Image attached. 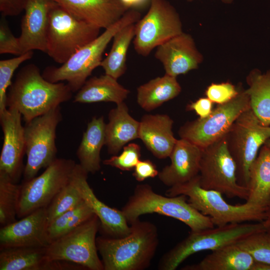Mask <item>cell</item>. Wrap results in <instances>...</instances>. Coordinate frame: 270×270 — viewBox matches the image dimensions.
I'll return each instance as SVG.
<instances>
[{"label": "cell", "mask_w": 270, "mask_h": 270, "mask_svg": "<svg viewBox=\"0 0 270 270\" xmlns=\"http://www.w3.org/2000/svg\"><path fill=\"white\" fill-rule=\"evenodd\" d=\"M77 18L106 29L128 10L120 0H52Z\"/></svg>", "instance_id": "20"}, {"label": "cell", "mask_w": 270, "mask_h": 270, "mask_svg": "<svg viewBox=\"0 0 270 270\" xmlns=\"http://www.w3.org/2000/svg\"><path fill=\"white\" fill-rule=\"evenodd\" d=\"M266 218L264 222L266 226V230L270 232V200L266 206Z\"/></svg>", "instance_id": "44"}, {"label": "cell", "mask_w": 270, "mask_h": 270, "mask_svg": "<svg viewBox=\"0 0 270 270\" xmlns=\"http://www.w3.org/2000/svg\"><path fill=\"white\" fill-rule=\"evenodd\" d=\"M255 260L236 243L212 250L196 264L186 266L182 270H252Z\"/></svg>", "instance_id": "24"}, {"label": "cell", "mask_w": 270, "mask_h": 270, "mask_svg": "<svg viewBox=\"0 0 270 270\" xmlns=\"http://www.w3.org/2000/svg\"><path fill=\"white\" fill-rule=\"evenodd\" d=\"M22 116L16 109L7 108L0 113L4 141L0 156V172L17 183L24 173L26 154L24 128Z\"/></svg>", "instance_id": "15"}, {"label": "cell", "mask_w": 270, "mask_h": 270, "mask_svg": "<svg viewBox=\"0 0 270 270\" xmlns=\"http://www.w3.org/2000/svg\"><path fill=\"white\" fill-rule=\"evenodd\" d=\"M33 52L30 51L16 58L0 60V113L7 108V90L12 84L14 71L24 62L30 59Z\"/></svg>", "instance_id": "35"}, {"label": "cell", "mask_w": 270, "mask_h": 270, "mask_svg": "<svg viewBox=\"0 0 270 270\" xmlns=\"http://www.w3.org/2000/svg\"><path fill=\"white\" fill-rule=\"evenodd\" d=\"M156 166L150 160H140L134 168L133 176L138 182H142L150 178L158 176Z\"/></svg>", "instance_id": "39"}, {"label": "cell", "mask_w": 270, "mask_h": 270, "mask_svg": "<svg viewBox=\"0 0 270 270\" xmlns=\"http://www.w3.org/2000/svg\"><path fill=\"white\" fill-rule=\"evenodd\" d=\"M134 24L126 26L116 33L112 38L111 49L100 66L105 74L116 80L126 70L127 53L134 36Z\"/></svg>", "instance_id": "31"}, {"label": "cell", "mask_w": 270, "mask_h": 270, "mask_svg": "<svg viewBox=\"0 0 270 270\" xmlns=\"http://www.w3.org/2000/svg\"><path fill=\"white\" fill-rule=\"evenodd\" d=\"M105 126L103 116H94L87 126L76 151L79 164L88 173L100 168V152L105 145Z\"/></svg>", "instance_id": "26"}, {"label": "cell", "mask_w": 270, "mask_h": 270, "mask_svg": "<svg viewBox=\"0 0 270 270\" xmlns=\"http://www.w3.org/2000/svg\"><path fill=\"white\" fill-rule=\"evenodd\" d=\"M77 183L82 196L100 222L104 232L110 237L122 238L128 234L130 226L121 210L108 206L100 201L89 186L87 172L77 164Z\"/></svg>", "instance_id": "21"}, {"label": "cell", "mask_w": 270, "mask_h": 270, "mask_svg": "<svg viewBox=\"0 0 270 270\" xmlns=\"http://www.w3.org/2000/svg\"><path fill=\"white\" fill-rule=\"evenodd\" d=\"M121 210L130 224L141 215L157 213L182 222L192 232L214 226L211 218L192 206L186 196H163L148 184H138Z\"/></svg>", "instance_id": "5"}, {"label": "cell", "mask_w": 270, "mask_h": 270, "mask_svg": "<svg viewBox=\"0 0 270 270\" xmlns=\"http://www.w3.org/2000/svg\"><path fill=\"white\" fill-rule=\"evenodd\" d=\"M140 16L138 10H129L117 22L79 49L60 66L46 68L43 77L54 83L66 81L73 92H78L92 72L100 66L102 54L116 33L126 26L135 24Z\"/></svg>", "instance_id": "3"}, {"label": "cell", "mask_w": 270, "mask_h": 270, "mask_svg": "<svg viewBox=\"0 0 270 270\" xmlns=\"http://www.w3.org/2000/svg\"><path fill=\"white\" fill-rule=\"evenodd\" d=\"M46 247L19 246L0 249V270H42Z\"/></svg>", "instance_id": "30"}, {"label": "cell", "mask_w": 270, "mask_h": 270, "mask_svg": "<svg viewBox=\"0 0 270 270\" xmlns=\"http://www.w3.org/2000/svg\"><path fill=\"white\" fill-rule=\"evenodd\" d=\"M165 194L169 196H186L188 203L202 214L210 217L216 226L262 222L266 218V208L246 202L244 204L232 205L225 201L220 192L202 188L198 174L187 182L170 186Z\"/></svg>", "instance_id": "4"}, {"label": "cell", "mask_w": 270, "mask_h": 270, "mask_svg": "<svg viewBox=\"0 0 270 270\" xmlns=\"http://www.w3.org/2000/svg\"><path fill=\"white\" fill-rule=\"evenodd\" d=\"M236 244L248 252L255 261L270 264V232L254 233Z\"/></svg>", "instance_id": "34"}, {"label": "cell", "mask_w": 270, "mask_h": 270, "mask_svg": "<svg viewBox=\"0 0 270 270\" xmlns=\"http://www.w3.org/2000/svg\"><path fill=\"white\" fill-rule=\"evenodd\" d=\"M56 3L52 0H27L18 37L22 54L33 50L46 52L48 14Z\"/></svg>", "instance_id": "18"}, {"label": "cell", "mask_w": 270, "mask_h": 270, "mask_svg": "<svg viewBox=\"0 0 270 270\" xmlns=\"http://www.w3.org/2000/svg\"><path fill=\"white\" fill-rule=\"evenodd\" d=\"M62 120L58 106L25 124L27 160L24 181L36 176L42 168H47L56 158V130Z\"/></svg>", "instance_id": "11"}, {"label": "cell", "mask_w": 270, "mask_h": 270, "mask_svg": "<svg viewBox=\"0 0 270 270\" xmlns=\"http://www.w3.org/2000/svg\"><path fill=\"white\" fill-rule=\"evenodd\" d=\"M202 151V148L186 140H178L169 156L170 164L158 172L160 180L170 187L196 177L199 174Z\"/></svg>", "instance_id": "19"}, {"label": "cell", "mask_w": 270, "mask_h": 270, "mask_svg": "<svg viewBox=\"0 0 270 270\" xmlns=\"http://www.w3.org/2000/svg\"><path fill=\"white\" fill-rule=\"evenodd\" d=\"M76 164L71 159L56 158L40 175L24 181L17 216L22 218L48 206L68 183Z\"/></svg>", "instance_id": "14"}, {"label": "cell", "mask_w": 270, "mask_h": 270, "mask_svg": "<svg viewBox=\"0 0 270 270\" xmlns=\"http://www.w3.org/2000/svg\"><path fill=\"white\" fill-rule=\"evenodd\" d=\"M134 25V47L138 54L144 56L182 32L178 13L166 0H151L148 12Z\"/></svg>", "instance_id": "13"}, {"label": "cell", "mask_w": 270, "mask_h": 270, "mask_svg": "<svg viewBox=\"0 0 270 270\" xmlns=\"http://www.w3.org/2000/svg\"><path fill=\"white\" fill-rule=\"evenodd\" d=\"M264 144L270 148V138H269Z\"/></svg>", "instance_id": "46"}, {"label": "cell", "mask_w": 270, "mask_h": 270, "mask_svg": "<svg viewBox=\"0 0 270 270\" xmlns=\"http://www.w3.org/2000/svg\"><path fill=\"white\" fill-rule=\"evenodd\" d=\"M105 126V145L108 152L116 155L130 142L139 138L140 121L129 114L124 102L110 110Z\"/></svg>", "instance_id": "23"}, {"label": "cell", "mask_w": 270, "mask_h": 270, "mask_svg": "<svg viewBox=\"0 0 270 270\" xmlns=\"http://www.w3.org/2000/svg\"><path fill=\"white\" fill-rule=\"evenodd\" d=\"M130 92L118 80L104 74L86 80L74 96V102L81 104L112 102L118 104L124 102Z\"/></svg>", "instance_id": "25"}, {"label": "cell", "mask_w": 270, "mask_h": 270, "mask_svg": "<svg viewBox=\"0 0 270 270\" xmlns=\"http://www.w3.org/2000/svg\"><path fill=\"white\" fill-rule=\"evenodd\" d=\"M154 56L174 77L196 69L202 60L192 36L183 32L158 46Z\"/></svg>", "instance_id": "17"}, {"label": "cell", "mask_w": 270, "mask_h": 270, "mask_svg": "<svg viewBox=\"0 0 270 270\" xmlns=\"http://www.w3.org/2000/svg\"><path fill=\"white\" fill-rule=\"evenodd\" d=\"M266 230L264 220L256 223H235L190 232L188 236L166 252L158 269L174 270L190 255L202 250H214L238 242L255 232Z\"/></svg>", "instance_id": "6"}, {"label": "cell", "mask_w": 270, "mask_h": 270, "mask_svg": "<svg viewBox=\"0 0 270 270\" xmlns=\"http://www.w3.org/2000/svg\"><path fill=\"white\" fill-rule=\"evenodd\" d=\"M140 146L136 143H130L122 148L119 155H114L103 161V164L124 171H130L140 160Z\"/></svg>", "instance_id": "36"}, {"label": "cell", "mask_w": 270, "mask_h": 270, "mask_svg": "<svg viewBox=\"0 0 270 270\" xmlns=\"http://www.w3.org/2000/svg\"><path fill=\"white\" fill-rule=\"evenodd\" d=\"M246 81L248 88L245 91L250 96L252 110L262 125L270 126V70L262 74L253 70Z\"/></svg>", "instance_id": "29"}, {"label": "cell", "mask_w": 270, "mask_h": 270, "mask_svg": "<svg viewBox=\"0 0 270 270\" xmlns=\"http://www.w3.org/2000/svg\"><path fill=\"white\" fill-rule=\"evenodd\" d=\"M188 2H192L194 0H187ZM221 2H222L226 4H230L233 2V0H220Z\"/></svg>", "instance_id": "45"}, {"label": "cell", "mask_w": 270, "mask_h": 270, "mask_svg": "<svg viewBox=\"0 0 270 270\" xmlns=\"http://www.w3.org/2000/svg\"><path fill=\"white\" fill-rule=\"evenodd\" d=\"M27 0H0L2 16H15L24 10Z\"/></svg>", "instance_id": "41"}, {"label": "cell", "mask_w": 270, "mask_h": 270, "mask_svg": "<svg viewBox=\"0 0 270 270\" xmlns=\"http://www.w3.org/2000/svg\"><path fill=\"white\" fill-rule=\"evenodd\" d=\"M246 202L266 208L270 200V148L263 144L252 164Z\"/></svg>", "instance_id": "27"}, {"label": "cell", "mask_w": 270, "mask_h": 270, "mask_svg": "<svg viewBox=\"0 0 270 270\" xmlns=\"http://www.w3.org/2000/svg\"><path fill=\"white\" fill-rule=\"evenodd\" d=\"M198 175L200 186L204 189L218 191L229 198L248 199V189L238 182L236 166L226 136L202 149Z\"/></svg>", "instance_id": "10"}, {"label": "cell", "mask_w": 270, "mask_h": 270, "mask_svg": "<svg viewBox=\"0 0 270 270\" xmlns=\"http://www.w3.org/2000/svg\"><path fill=\"white\" fill-rule=\"evenodd\" d=\"M240 90L229 82L212 83L207 87L205 94L214 103L222 104L236 97L239 94Z\"/></svg>", "instance_id": "37"}, {"label": "cell", "mask_w": 270, "mask_h": 270, "mask_svg": "<svg viewBox=\"0 0 270 270\" xmlns=\"http://www.w3.org/2000/svg\"><path fill=\"white\" fill-rule=\"evenodd\" d=\"M181 90L176 77L165 74L137 88V103L143 110L150 112L176 97Z\"/></svg>", "instance_id": "28"}, {"label": "cell", "mask_w": 270, "mask_h": 270, "mask_svg": "<svg viewBox=\"0 0 270 270\" xmlns=\"http://www.w3.org/2000/svg\"><path fill=\"white\" fill-rule=\"evenodd\" d=\"M48 206L38 208L19 220L2 226L0 250L11 247H46Z\"/></svg>", "instance_id": "16"}, {"label": "cell", "mask_w": 270, "mask_h": 270, "mask_svg": "<svg viewBox=\"0 0 270 270\" xmlns=\"http://www.w3.org/2000/svg\"><path fill=\"white\" fill-rule=\"evenodd\" d=\"M214 102L206 98H200L194 102H192L186 106L188 111H194L199 116V118L208 117L212 112Z\"/></svg>", "instance_id": "40"}, {"label": "cell", "mask_w": 270, "mask_h": 270, "mask_svg": "<svg viewBox=\"0 0 270 270\" xmlns=\"http://www.w3.org/2000/svg\"><path fill=\"white\" fill-rule=\"evenodd\" d=\"M174 121L166 114H146L140 121L139 138L156 158L169 157L178 140L172 132Z\"/></svg>", "instance_id": "22"}, {"label": "cell", "mask_w": 270, "mask_h": 270, "mask_svg": "<svg viewBox=\"0 0 270 270\" xmlns=\"http://www.w3.org/2000/svg\"><path fill=\"white\" fill-rule=\"evenodd\" d=\"M100 226L94 215L70 232L52 242L46 248L45 260H64L90 270H104L98 254L96 234Z\"/></svg>", "instance_id": "9"}, {"label": "cell", "mask_w": 270, "mask_h": 270, "mask_svg": "<svg viewBox=\"0 0 270 270\" xmlns=\"http://www.w3.org/2000/svg\"><path fill=\"white\" fill-rule=\"evenodd\" d=\"M21 184L0 172V224L1 227L16 220Z\"/></svg>", "instance_id": "32"}, {"label": "cell", "mask_w": 270, "mask_h": 270, "mask_svg": "<svg viewBox=\"0 0 270 270\" xmlns=\"http://www.w3.org/2000/svg\"><path fill=\"white\" fill-rule=\"evenodd\" d=\"M72 92L67 84L48 81L38 66L30 64L19 70L9 87L6 104L17 110L26 123L68 101Z\"/></svg>", "instance_id": "1"}, {"label": "cell", "mask_w": 270, "mask_h": 270, "mask_svg": "<svg viewBox=\"0 0 270 270\" xmlns=\"http://www.w3.org/2000/svg\"><path fill=\"white\" fill-rule=\"evenodd\" d=\"M100 30L77 18L56 3L48 14L46 53L56 62L63 64L96 38Z\"/></svg>", "instance_id": "7"}, {"label": "cell", "mask_w": 270, "mask_h": 270, "mask_svg": "<svg viewBox=\"0 0 270 270\" xmlns=\"http://www.w3.org/2000/svg\"><path fill=\"white\" fill-rule=\"evenodd\" d=\"M76 165L68 183L48 206V225L58 216L76 206L83 200L78 186Z\"/></svg>", "instance_id": "33"}, {"label": "cell", "mask_w": 270, "mask_h": 270, "mask_svg": "<svg viewBox=\"0 0 270 270\" xmlns=\"http://www.w3.org/2000/svg\"><path fill=\"white\" fill-rule=\"evenodd\" d=\"M252 270H270V264L255 261Z\"/></svg>", "instance_id": "43"}, {"label": "cell", "mask_w": 270, "mask_h": 270, "mask_svg": "<svg viewBox=\"0 0 270 270\" xmlns=\"http://www.w3.org/2000/svg\"><path fill=\"white\" fill-rule=\"evenodd\" d=\"M122 3L128 10H138L150 4L151 0H120Z\"/></svg>", "instance_id": "42"}, {"label": "cell", "mask_w": 270, "mask_h": 270, "mask_svg": "<svg viewBox=\"0 0 270 270\" xmlns=\"http://www.w3.org/2000/svg\"><path fill=\"white\" fill-rule=\"evenodd\" d=\"M251 108L250 98L245 90L230 102L218 104L204 118L188 122L178 130L180 138L203 149L225 136L237 118Z\"/></svg>", "instance_id": "12"}, {"label": "cell", "mask_w": 270, "mask_h": 270, "mask_svg": "<svg viewBox=\"0 0 270 270\" xmlns=\"http://www.w3.org/2000/svg\"><path fill=\"white\" fill-rule=\"evenodd\" d=\"M4 16L0 20V54H10L18 56L22 54L18 38L12 32Z\"/></svg>", "instance_id": "38"}, {"label": "cell", "mask_w": 270, "mask_h": 270, "mask_svg": "<svg viewBox=\"0 0 270 270\" xmlns=\"http://www.w3.org/2000/svg\"><path fill=\"white\" fill-rule=\"evenodd\" d=\"M226 138L236 166L238 182L248 188L250 166L261 146L270 138V126L262 125L250 108L237 118Z\"/></svg>", "instance_id": "8"}, {"label": "cell", "mask_w": 270, "mask_h": 270, "mask_svg": "<svg viewBox=\"0 0 270 270\" xmlns=\"http://www.w3.org/2000/svg\"><path fill=\"white\" fill-rule=\"evenodd\" d=\"M130 228V233L122 238H96L104 270H144L150 266L158 245L156 227L138 219Z\"/></svg>", "instance_id": "2"}]
</instances>
